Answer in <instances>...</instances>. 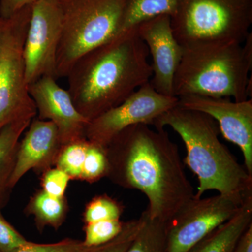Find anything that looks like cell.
Returning a JSON list of instances; mask_svg holds the SVG:
<instances>
[{"mask_svg": "<svg viewBox=\"0 0 252 252\" xmlns=\"http://www.w3.org/2000/svg\"><path fill=\"white\" fill-rule=\"evenodd\" d=\"M107 177L148 200L151 220L167 222L195 195L186 175L178 147L164 129L145 124L129 126L105 147Z\"/></svg>", "mask_w": 252, "mask_h": 252, "instance_id": "obj_1", "label": "cell"}, {"mask_svg": "<svg viewBox=\"0 0 252 252\" xmlns=\"http://www.w3.org/2000/svg\"><path fill=\"white\" fill-rule=\"evenodd\" d=\"M149 56L136 28L81 56L67 76V91L78 112L89 122L149 82Z\"/></svg>", "mask_w": 252, "mask_h": 252, "instance_id": "obj_2", "label": "cell"}, {"mask_svg": "<svg viewBox=\"0 0 252 252\" xmlns=\"http://www.w3.org/2000/svg\"><path fill=\"white\" fill-rule=\"evenodd\" d=\"M153 126L170 127L183 141L185 164L198 180L194 198H201L212 190L225 195L252 194V175L221 143L218 124L211 117L177 105L162 114Z\"/></svg>", "mask_w": 252, "mask_h": 252, "instance_id": "obj_3", "label": "cell"}, {"mask_svg": "<svg viewBox=\"0 0 252 252\" xmlns=\"http://www.w3.org/2000/svg\"><path fill=\"white\" fill-rule=\"evenodd\" d=\"M183 48L174 80L175 97L195 94L248 99L252 34L243 44H200Z\"/></svg>", "mask_w": 252, "mask_h": 252, "instance_id": "obj_4", "label": "cell"}, {"mask_svg": "<svg viewBox=\"0 0 252 252\" xmlns=\"http://www.w3.org/2000/svg\"><path fill=\"white\" fill-rule=\"evenodd\" d=\"M62 33L56 60V77H67L86 53L119 34L127 0H59Z\"/></svg>", "mask_w": 252, "mask_h": 252, "instance_id": "obj_5", "label": "cell"}, {"mask_svg": "<svg viewBox=\"0 0 252 252\" xmlns=\"http://www.w3.org/2000/svg\"><path fill=\"white\" fill-rule=\"evenodd\" d=\"M170 18L182 47L243 44L251 34L252 0H180Z\"/></svg>", "mask_w": 252, "mask_h": 252, "instance_id": "obj_6", "label": "cell"}, {"mask_svg": "<svg viewBox=\"0 0 252 252\" xmlns=\"http://www.w3.org/2000/svg\"><path fill=\"white\" fill-rule=\"evenodd\" d=\"M32 5L10 18L0 54V131L19 119H33L36 111L25 77L23 47L31 21Z\"/></svg>", "mask_w": 252, "mask_h": 252, "instance_id": "obj_7", "label": "cell"}, {"mask_svg": "<svg viewBox=\"0 0 252 252\" xmlns=\"http://www.w3.org/2000/svg\"><path fill=\"white\" fill-rule=\"evenodd\" d=\"M247 196L220 193L205 198L193 196L166 222L167 252H188L234 216Z\"/></svg>", "mask_w": 252, "mask_h": 252, "instance_id": "obj_8", "label": "cell"}, {"mask_svg": "<svg viewBox=\"0 0 252 252\" xmlns=\"http://www.w3.org/2000/svg\"><path fill=\"white\" fill-rule=\"evenodd\" d=\"M178 102L175 96L158 93L149 81L122 103L88 123L84 137L91 143L105 149L124 129L136 124L154 126L159 117L178 105Z\"/></svg>", "mask_w": 252, "mask_h": 252, "instance_id": "obj_9", "label": "cell"}, {"mask_svg": "<svg viewBox=\"0 0 252 252\" xmlns=\"http://www.w3.org/2000/svg\"><path fill=\"white\" fill-rule=\"evenodd\" d=\"M62 33L59 0H40L32 5L23 61L28 86L43 77H56V60Z\"/></svg>", "mask_w": 252, "mask_h": 252, "instance_id": "obj_10", "label": "cell"}, {"mask_svg": "<svg viewBox=\"0 0 252 252\" xmlns=\"http://www.w3.org/2000/svg\"><path fill=\"white\" fill-rule=\"evenodd\" d=\"M182 108L205 113L215 119L223 137L240 147L244 166L252 175V100L232 101L228 97L189 95L178 97Z\"/></svg>", "mask_w": 252, "mask_h": 252, "instance_id": "obj_11", "label": "cell"}, {"mask_svg": "<svg viewBox=\"0 0 252 252\" xmlns=\"http://www.w3.org/2000/svg\"><path fill=\"white\" fill-rule=\"evenodd\" d=\"M136 30L152 57L150 84L159 94L175 96L174 80L183 48L174 35L170 16L160 15L151 18L140 23Z\"/></svg>", "mask_w": 252, "mask_h": 252, "instance_id": "obj_12", "label": "cell"}, {"mask_svg": "<svg viewBox=\"0 0 252 252\" xmlns=\"http://www.w3.org/2000/svg\"><path fill=\"white\" fill-rule=\"evenodd\" d=\"M52 77H43L28 86L41 120L57 127L63 145L84 138L89 121L78 112L70 94Z\"/></svg>", "mask_w": 252, "mask_h": 252, "instance_id": "obj_13", "label": "cell"}, {"mask_svg": "<svg viewBox=\"0 0 252 252\" xmlns=\"http://www.w3.org/2000/svg\"><path fill=\"white\" fill-rule=\"evenodd\" d=\"M23 140L19 142L9 187L14 188L30 170L43 173L57 161L63 145L56 126L49 121H32Z\"/></svg>", "mask_w": 252, "mask_h": 252, "instance_id": "obj_14", "label": "cell"}, {"mask_svg": "<svg viewBox=\"0 0 252 252\" xmlns=\"http://www.w3.org/2000/svg\"><path fill=\"white\" fill-rule=\"evenodd\" d=\"M252 223V194L234 216L217 227L187 252H233L239 239Z\"/></svg>", "mask_w": 252, "mask_h": 252, "instance_id": "obj_15", "label": "cell"}, {"mask_svg": "<svg viewBox=\"0 0 252 252\" xmlns=\"http://www.w3.org/2000/svg\"><path fill=\"white\" fill-rule=\"evenodd\" d=\"M32 119L24 118L15 121L0 131V210L6 205L11 190L9 180L16 162L20 138Z\"/></svg>", "mask_w": 252, "mask_h": 252, "instance_id": "obj_16", "label": "cell"}, {"mask_svg": "<svg viewBox=\"0 0 252 252\" xmlns=\"http://www.w3.org/2000/svg\"><path fill=\"white\" fill-rule=\"evenodd\" d=\"M68 210L69 207L64 197L51 196L40 190L32 197L26 211L34 217L36 228L42 232L47 226L59 229L66 220Z\"/></svg>", "mask_w": 252, "mask_h": 252, "instance_id": "obj_17", "label": "cell"}, {"mask_svg": "<svg viewBox=\"0 0 252 252\" xmlns=\"http://www.w3.org/2000/svg\"><path fill=\"white\" fill-rule=\"evenodd\" d=\"M180 1V0H127L119 34L135 29L144 21L160 15H168L172 17Z\"/></svg>", "mask_w": 252, "mask_h": 252, "instance_id": "obj_18", "label": "cell"}, {"mask_svg": "<svg viewBox=\"0 0 252 252\" xmlns=\"http://www.w3.org/2000/svg\"><path fill=\"white\" fill-rule=\"evenodd\" d=\"M144 221L126 252H167L166 222L151 220L143 212Z\"/></svg>", "mask_w": 252, "mask_h": 252, "instance_id": "obj_19", "label": "cell"}, {"mask_svg": "<svg viewBox=\"0 0 252 252\" xmlns=\"http://www.w3.org/2000/svg\"><path fill=\"white\" fill-rule=\"evenodd\" d=\"M89 144L84 137L63 146L55 166L66 172L71 180H80Z\"/></svg>", "mask_w": 252, "mask_h": 252, "instance_id": "obj_20", "label": "cell"}, {"mask_svg": "<svg viewBox=\"0 0 252 252\" xmlns=\"http://www.w3.org/2000/svg\"><path fill=\"white\" fill-rule=\"evenodd\" d=\"M124 206L107 195H97L86 205L84 221L86 223L100 220H120Z\"/></svg>", "mask_w": 252, "mask_h": 252, "instance_id": "obj_21", "label": "cell"}, {"mask_svg": "<svg viewBox=\"0 0 252 252\" xmlns=\"http://www.w3.org/2000/svg\"><path fill=\"white\" fill-rule=\"evenodd\" d=\"M108 169V159L105 149L90 142L86 152L80 180L94 183L107 177Z\"/></svg>", "mask_w": 252, "mask_h": 252, "instance_id": "obj_22", "label": "cell"}, {"mask_svg": "<svg viewBox=\"0 0 252 252\" xmlns=\"http://www.w3.org/2000/svg\"><path fill=\"white\" fill-rule=\"evenodd\" d=\"M121 220H100L86 223L84 227L85 239L84 243L87 247L98 246L115 238L124 228Z\"/></svg>", "mask_w": 252, "mask_h": 252, "instance_id": "obj_23", "label": "cell"}, {"mask_svg": "<svg viewBox=\"0 0 252 252\" xmlns=\"http://www.w3.org/2000/svg\"><path fill=\"white\" fill-rule=\"evenodd\" d=\"M144 221L142 212L138 220L125 222L122 231L111 241L98 246L88 247L82 252H126L140 231Z\"/></svg>", "mask_w": 252, "mask_h": 252, "instance_id": "obj_24", "label": "cell"}, {"mask_svg": "<svg viewBox=\"0 0 252 252\" xmlns=\"http://www.w3.org/2000/svg\"><path fill=\"white\" fill-rule=\"evenodd\" d=\"M87 248L83 241L67 238L58 243L50 244L28 241L22 246L9 252H82Z\"/></svg>", "mask_w": 252, "mask_h": 252, "instance_id": "obj_25", "label": "cell"}, {"mask_svg": "<svg viewBox=\"0 0 252 252\" xmlns=\"http://www.w3.org/2000/svg\"><path fill=\"white\" fill-rule=\"evenodd\" d=\"M41 177V190L51 196L64 198L70 177L66 172L58 168L51 167L43 172Z\"/></svg>", "mask_w": 252, "mask_h": 252, "instance_id": "obj_26", "label": "cell"}, {"mask_svg": "<svg viewBox=\"0 0 252 252\" xmlns=\"http://www.w3.org/2000/svg\"><path fill=\"white\" fill-rule=\"evenodd\" d=\"M28 242V240L5 220L0 210V252H9Z\"/></svg>", "mask_w": 252, "mask_h": 252, "instance_id": "obj_27", "label": "cell"}, {"mask_svg": "<svg viewBox=\"0 0 252 252\" xmlns=\"http://www.w3.org/2000/svg\"><path fill=\"white\" fill-rule=\"evenodd\" d=\"M40 0H0V17L8 19Z\"/></svg>", "mask_w": 252, "mask_h": 252, "instance_id": "obj_28", "label": "cell"}, {"mask_svg": "<svg viewBox=\"0 0 252 252\" xmlns=\"http://www.w3.org/2000/svg\"><path fill=\"white\" fill-rule=\"evenodd\" d=\"M233 252H252V223L239 239Z\"/></svg>", "mask_w": 252, "mask_h": 252, "instance_id": "obj_29", "label": "cell"}, {"mask_svg": "<svg viewBox=\"0 0 252 252\" xmlns=\"http://www.w3.org/2000/svg\"><path fill=\"white\" fill-rule=\"evenodd\" d=\"M9 26L10 18L5 19V18L0 17V54H1V50L4 45L6 34L9 31Z\"/></svg>", "mask_w": 252, "mask_h": 252, "instance_id": "obj_30", "label": "cell"}]
</instances>
